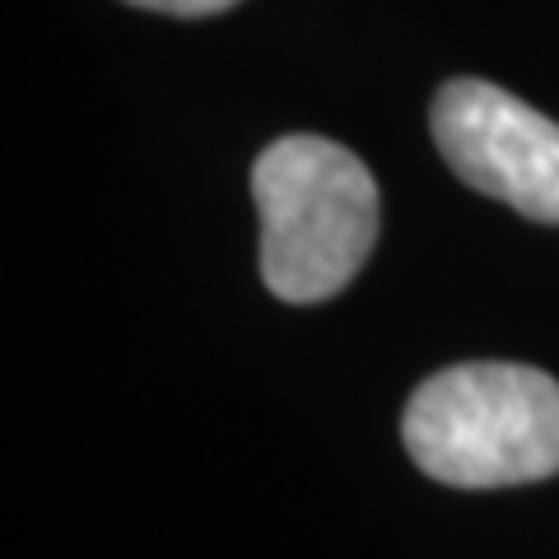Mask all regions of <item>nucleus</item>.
<instances>
[{
	"label": "nucleus",
	"instance_id": "nucleus-3",
	"mask_svg": "<svg viewBox=\"0 0 559 559\" xmlns=\"http://www.w3.org/2000/svg\"><path fill=\"white\" fill-rule=\"evenodd\" d=\"M429 127L448 168L466 187L527 219L559 224V121L499 84L448 80L433 94Z\"/></svg>",
	"mask_w": 559,
	"mask_h": 559
},
{
	"label": "nucleus",
	"instance_id": "nucleus-4",
	"mask_svg": "<svg viewBox=\"0 0 559 559\" xmlns=\"http://www.w3.org/2000/svg\"><path fill=\"white\" fill-rule=\"evenodd\" d=\"M140 10H159V14H178V20H201V14H219L238 5V0H127Z\"/></svg>",
	"mask_w": 559,
	"mask_h": 559
},
{
	"label": "nucleus",
	"instance_id": "nucleus-1",
	"mask_svg": "<svg viewBox=\"0 0 559 559\" xmlns=\"http://www.w3.org/2000/svg\"><path fill=\"white\" fill-rule=\"evenodd\" d=\"M261 280L285 304H326L378 242V182L326 135H280L252 164Z\"/></svg>",
	"mask_w": 559,
	"mask_h": 559
},
{
	"label": "nucleus",
	"instance_id": "nucleus-2",
	"mask_svg": "<svg viewBox=\"0 0 559 559\" xmlns=\"http://www.w3.org/2000/svg\"><path fill=\"white\" fill-rule=\"evenodd\" d=\"M401 443L429 480L499 489L559 471V382L527 364H452L401 415Z\"/></svg>",
	"mask_w": 559,
	"mask_h": 559
}]
</instances>
